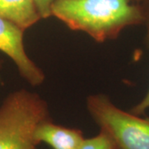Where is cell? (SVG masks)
Masks as SVG:
<instances>
[{
	"label": "cell",
	"instance_id": "4",
	"mask_svg": "<svg viewBox=\"0 0 149 149\" xmlns=\"http://www.w3.org/2000/svg\"><path fill=\"white\" fill-rule=\"evenodd\" d=\"M24 30L14 22L0 17V52L14 62L22 78L32 86L41 85L45 75L27 56L24 42Z\"/></svg>",
	"mask_w": 149,
	"mask_h": 149
},
{
	"label": "cell",
	"instance_id": "1",
	"mask_svg": "<svg viewBox=\"0 0 149 149\" xmlns=\"http://www.w3.org/2000/svg\"><path fill=\"white\" fill-rule=\"evenodd\" d=\"M51 11L69 28L97 42L113 39L125 27L145 21L143 7L136 0H56Z\"/></svg>",
	"mask_w": 149,
	"mask_h": 149
},
{
	"label": "cell",
	"instance_id": "3",
	"mask_svg": "<svg viewBox=\"0 0 149 149\" xmlns=\"http://www.w3.org/2000/svg\"><path fill=\"white\" fill-rule=\"evenodd\" d=\"M91 117L106 132L118 149H149V118L120 109L102 95L88 97Z\"/></svg>",
	"mask_w": 149,
	"mask_h": 149
},
{
	"label": "cell",
	"instance_id": "8",
	"mask_svg": "<svg viewBox=\"0 0 149 149\" xmlns=\"http://www.w3.org/2000/svg\"><path fill=\"white\" fill-rule=\"evenodd\" d=\"M144 10V16H145V21L144 22L147 23V27H148V40L149 44V3L147 4V6L143 8ZM149 108V90L147 93L146 96L143 98V100L139 103L138 105L134 107L133 109V113L134 114H142L144 112L146 111Z\"/></svg>",
	"mask_w": 149,
	"mask_h": 149
},
{
	"label": "cell",
	"instance_id": "9",
	"mask_svg": "<svg viewBox=\"0 0 149 149\" xmlns=\"http://www.w3.org/2000/svg\"><path fill=\"white\" fill-rule=\"evenodd\" d=\"M56 0H35L38 13L42 18L52 16V5Z\"/></svg>",
	"mask_w": 149,
	"mask_h": 149
},
{
	"label": "cell",
	"instance_id": "6",
	"mask_svg": "<svg viewBox=\"0 0 149 149\" xmlns=\"http://www.w3.org/2000/svg\"><path fill=\"white\" fill-rule=\"evenodd\" d=\"M0 17L14 22L24 31L42 18L35 0H0Z\"/></svg>",
	"mask_w": 149,
	"mask_h": 149
},
{
	"label": "cell",
	"instance_id": "10",
	"mask_svg": "<svg viewBox=\"0 0 149 149\" xmlns=\"http://www.w3.org/2000/svg\"><path fill=\"white\" fill-rule=\"evenodd\" d=\"M0 66H1V61H0Z\"/></svg>",
	"mask_w": 149,
	"mask_h": 149
},
{
	"label": "cell",
	"instance_id": "5",
	"mask_svg": "<svg viewBox=\"0 0 149 149\" xmlns=\"http://www.w3.org/2000/svg\"><path fill=\"white\" fill-rule=\"evenodd\" d=\"M35 138L39 144L44 143L52 149H78L85 139L80 129L60 126L51 119L37 126Z\"/></svg>",
	"mask_w": 149,
	"mask_h": 149
},
{
	"label": "cell",
	"instance_id": "7",
	"mask_svg": "<svg viewBox=\"0 0 149 149\" xmlns=\"http://www.w3.org/2000/svg\"><path fill=\"white\" fill-rule=\"evenodd\" d=\"M78 149H118L114 141L104 131L93 138L84 139Z\"/></svg>",
	"mask_w": 149,
	"mask_h": 149
},
{
	"label": "cell",
	"instance_id": "2",
	"mask_svg": "<svg viewBox=\"0 0 149 149\" xmlns=\"http://www.w3.org/2000/svg\"><path fill=\"white\" fill-rule=\"evenodd\" d=\"M51 119L47 104L35 93L16 91L0 105V149H37V126Z\"/></svg>",
	"mask_w": 149,
	"mask_h": 149
}]
</instances>
